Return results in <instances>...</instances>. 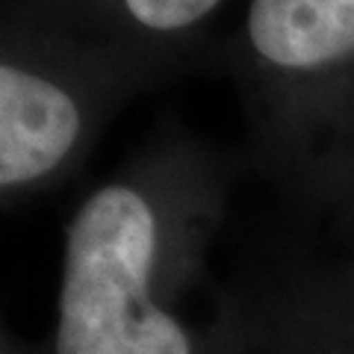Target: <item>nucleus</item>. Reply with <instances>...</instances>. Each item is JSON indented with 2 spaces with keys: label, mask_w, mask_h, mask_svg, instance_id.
I'll use <instances>...</instances> for the list:
<instances>
[{
  "label": "nucleus",
  "mask_w": 354,
  "mask_h": 354,
  "mask_svg": "<svg viewBox=\"0 0 354 354\" xmlns=\"http://www.w3.org/2000/svg\"><path fill=\"white\" fill-rule=\"evenodd\" d=\"M225 160L169 136L92 186L62 230L53 354H198L165 292L213 251Z\"/></svg>",
  "instance_id": "nucleus-1"
},
{
  "label": "nucleus",
  "mask_w": 354,
  "mask_h": 354,
  "mask_svg": "<svg viewBox=\"0 0 354 354\" xmlns=\"http://www.w3.org/2000/svg\"><path fill=\"white\" fill-rule=\"evenodd\" d=\"M225 59L251 157L286 186L354 109V0H248Z\"/></svg>",
  "instance_id": "nucleus-2"
},
{
  "label": "nucleus",
  "mask_w": 354,
  "mask_h": 354,
  "mask_svg": "<svg viewBox=\"0 0 354 354\" xmlns=\"http://www.w3.org/2000/svg\"><path fill=\"white\" fill-rule=\"evenodd\" d=\"M148 92L95 48L3 12L0 21V195L12 207L65 183L121 106Z\"/></svg>",
  "instance_id": "nucleus-3"
},
{
  "label": "nucleus",
  "mask_w": 354,
  "mask_h": 354,
  "mask_svg": "<svg viewBox=\"0 0 354 354\" xmlns=\"http://www.w3.org/2000/svg\"><path fill=\"white\" fill-rule=\"evenodd\" d=\"M225 0H3V12L95 48L151 92L209 57Z\"/></svg>",
  "instance_id": "nucleus-4"
},
{
  "label": "nucleus",
  "mask_w": 354,
  "mask_h": 354,
  "mask_svg": "<svg viewBox=\"0 0 354 354\" xmlns=\"http://www.w3.org/2000/svg\"><path fill=\"white\" fill-rule=\"evenodd\" d=\"M298 204L328 218L339 251L354 257V109L325 136L283 186Z\"/></svg>",
  "instance_id": "nucleus-5"
}]
</instances>
